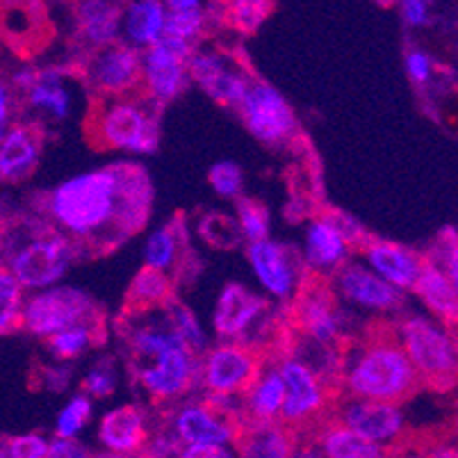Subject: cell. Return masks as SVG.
<instances>
[{
	"label": "cell",
	"instance_id": "1",
	"mask_svg": "<svg viewBox=\"0 0 458 458\" xmlns=\"http://www.w3.org/2000/svg\"><path fill=\"white\" fill-rule=\"evenodd\" d=\"M153 199L147 166L123 160L62 181L35 199L32 212L64 233L78 256L98 258L147 226Z\"/></svg>",
	"mask_w": 458,
	"mask_h": 458
},
{
	"label": "cell",
	"instance_id": "2",
	"mask_svg": "<svg viewBox=\"0 0 458 458\" xmlns=\"http://www.w3.org/2000/svg\"><path fill=\"white\" fill-rule=\"evenodd\" d=\"M340 378L352 397L403 403L424 383L394 335V327H374L340 358Z\"/></svg>",
	"mask_w": 458,
	"mask_h": 458
},
{
	"label": "cell",
	"instance_id": "3",
	"mask_svg": "<svg viewBox=\"0 0 458 458\" xmlns=\"http://www.w3.org/2000/svg\"><path fill=\"white\" fill-rule=\"evenodd\" d=\"M0 251L3 267L30 293L60 283L71 265L81 260L76 244L35 212L7 219L0 228Z\"/></svg>",
	"mask_w": 458,
	"mask_h": 458
},
{
	"label": "cell",
	"instance_id": "4",
	"mask_svg": "<svg viewBox=\"0 0 458 458\" xmlns=\"http://www.w3.org/2000/svg\"><path fill=\"white\" fill-rule=\"evenodd\" d=\"M160 110L144 91L94 96L87 114V140L103 151L151 156L160 147Z\"/></svg>",
	"mask_w": 458,
	"mask_h": 458
},
{
	"label": "cell",
	"instance_id": "5",
	"mask_svg": "<svg viewBox=\"0 0 458 458\" xmlns=\"http://www.w3.org/2000/svg\"><path fill=\"white\" fill-rule=\"evenodd\" d=\"M394 335L406 356L411 358L413 368L418 369L424 386L438 390L454 388L458 352L454 333L447 331V324L413 315V318H403L394 327Z\"/></svg>",
	"mask_w": 458,
	"mask_h": 458
},
{
	"label": "cell",
	"instance_id": "6",
	"mask_svg": "<svg viewBox=\"0 0 458 458\" xmlns=\"http://www.w3.org/2000/svg\"><path fill=\"white\" fill-rule=\"evenodd\" d=\"M103 319L101 306L89 293L73 285H48L32 290L23 301L21 328L35 337H48L76 324H98Z\"/></svg>",
	"mask_w": 458,
	"mask_h": 458
},
{
	"label": "cell",
	"instance_id": "7",
	"mask_svg": "<svg viewBox=\"0 0 458 458\" xmlns=\"http://www.w3.org/2000/svg\"><path fill=\"white\" fill-rule=\"evenodd\" d=\"M132 381L153 402H176L199 388L201 353L191 352L187 344H176L160 353L128 363Z\"/></svg>",
	"mask_w": 458,
	"mask_h": 458
},
{
	"label": "cell",
	"instance_id": "8",
	"mask_svg": "<svg viewBox=\"0 0 458 458\" xmlns=\"http://www.w3.org/2000/svg\"><path fill=\"white\" fill-rule=\"evenodd\" d=\"M237 114L244 128L260 144L269 148H287L299 137V123L294 110L276 87L251 76L247 94L237 106Z\"/></svg>",
	"mask_w": 458,
	"mask_h": 458
},
{
	"label": "cell",
	"instance_id": "9",
	"mask_svg": "<svg viewBox=\"0 0 458 458\" xmlns=\"http://www.w3.org/2000/svg\"><path fill=\"white\" fill-rule=\"evenodd\" d=\"M276 368L285 383V399H283L278 422H283L293 431L318 422L331 403V386L294 353L276 358Z\"/></svg>",
	"mask_w": 458,
	"mask_h": 458
},
{
	"label": "cell",
	"instance_id": "10",
	"mask_svg": "<svg viewBox=\"0 0 458 458\" xmlns=\"http://www.w3.org/2000/svg\"><path fill=\"white\" fill-rule=\"evenodd\" d=\"M194 44L162 35L156 44L141 48V91L165 107L190 87V62Z\"/></svg>",
	"mask_w": 458,
	"mask_h": 458
},
{
	"label": "cell",
	"instance_id": "11",
	"mask_svg": "<svg viewBox=\"0 0 458 458\" xmlns=\"http://www.w3.org/2000/svg\"><path fill=\"white\" fill-rule=\"evenodd\" d=\"M81 81L91 96L137 94L141 91V51L122 39L87 51Z\"/></svg>",
	"mask_w": 458,
	"mask_h": 458
},
{
	"label": "cell",
	"instance_id": "12",
	"mask_svg": "<svg viewBox=\"0 0 458 458\" xmlns=\"http://www.w3.org/2000/svg\"><path fill=\"white\" fill-rule=\"evenodd\" d=\"M272 308L260 294L242 283H228L216 299L212 327L222 340H235L253 347V340L272 331Z\"/></svg>",
	"mask_w": 458,
	"mask_h": 458
},
{
	"label": "cell",
	"instance_id": "13",
	"mask_svg": "<svg viewBox=\"0 0 458 458\" xmlns=\"http://www.w3.org/2000/svg\"><path fill=\"white\" fill-rule=\"evenodd\" d=\"M249 262L265 293L281 303H293L308 278L301 251L293 244L274 242L272 237L249 242Z\"/></svg>",
	"mask_w": 458,
	"mask_h": 458
},
{
	"label": "cell",
	"instance_id": "14",
	"mask_svg": "<svg viewBox=\"0 0 458 458\" xmlns=\"http://www.w3.org/2000/svg\"><path fill=\"white\" fill-rule=\"evenodd\" d=\"M260 363L262 358L258 349L235 340H224L201 353L199 388L206 393L242 394V390L256 377Z\"/></svg>",
	"mask_w": 458,
	"mask_h": 458
},
{
	"label": "cell",
	"instance_id": "15",
	"mask_svg": "<svg viewBox=\"0 0 458 458\" xmlns=\"http://www.w3.org/2000/svg\"><path fill=\"white\" fill-rule=\"evenodd\" d=\"M187 71H190V81L194 85L201 87L212 101L233 112L237 110L240 101L247 94L249 81L253 76L247 66L235 62L226 53L203 51L197 46L187 62Z\"/></svg>",
	"mask_w": 458,
	"mask_h": 458
},
{
	"label": "cell",
	"instance_id": "16",
	"mask_svg": "<svg viewBox=\"0 0 458 458\" xmlns=\"http://www.w3.org/2000/svg\"><path fill=\"white\" fill-rule=\"evenodd\" d=\"M335 422L344 424L358 436L388 449L406 436V418H403L402 403L397 402H381V399L352 397L349 394L337 406Z\"/></svg>",
	"mask_w": 458,
	"mask_h": 458
},
{
	"label": "cell",
	"instance_id": "17",
	"mask_svg": "<svg viewBox=\"0 0 458 458\" xmlns=\"http://www.w3.org/2000/svg\"><path fill=\"white\" fill-rule=\"evenodd\" d=\"M294 303V319H297L301 335H308L315 343L337 347L343 340L344 319L340 306L335 303V294L324 281H318L315 274H308Z\"/></svg>",
	"mask_w": 458,
	"mask_h": 458
},
{
	"label": "cell",
	"instance_id": "18",
	"mask_svg": "<svg viewBox=\"0 0 458 458\" xmlns=\"http://www.w3.org/2000/svg\"><path fill=\"white\" fill-rule=\"evenodd\" d=\"M44 0H0V44L21 55H32L51 39Z\"/></svg>",
	"mask_w": 458,
	"mask_h": 458
},
{
	"label": "cell",
	"instance_id": "19",
	"mask_svg": "<svg viewBox=\"0 0 458 458\" xmlns=\"http://www.w3.org/2000/svg\"><path fill=\"white\" fill-rule=\"evenodd\" d=\"M333 281H335V293L344 301L369 312H399L406 301L399 287L383 281L378 274L360 262H344L333 274Z\"/></svg>",
	"mask_w": 458,
	"mask_h": 458
},
{
	"label": "cell",
	"instance_id": "20",
	"mask_svg": "<svg viewBox=\"0 0 458 458\" xmlns=\"http://www.w3.org/2000/svg\"><path fill=\"white\" fill-rule=\"evenodd\" d=\"M353 244L337 222L335 212H324L308 224L303 262L308 274L328 278L352 258Z\"/></svg>",
	"mask_w": 458,
	"mask_h": 458
},
{
	"label": "cell",
	"instance_id": "21",
	"mask_svg": "<svg viewBox=\"0 0 458 458\" xmlns=\"http://www.w3.org/2000/svg\"><path fill=\"white\" fill-rule=\"evenodd\" d=\"M81 85L82 82L66 69H37L30 85L19 94V101L48 122L62 123L73 114Z\"/></svg>",
	"mask_w": 458,
	"mask_h": 458
},
{
	"label": "cell",
	"instance_id": "22",
	"mask_svg": "<svg viewBox=\"0 0 458 458\" xmlns=\"http://www.w3.org/2000/svg\"><path fill=\"white\" fill-rule=\"evenodd\" d=\"M240 424H242L240 420L216 411L206 399L187 402L185 406L178 408V413L172 420V428L182 445L208 443L233 447Z\"/></svg>",
	"mask_w": 458,
	"mask_h": 458
},
{
	"label": "cell",
	"instance_id": "23",
	"mask_svg": "<svg viewBox=\"0 0 458 458\" xmlns=\"http://www.w3.org/2000/svg\"><path fill=\"white\" fill-rule=\"evenodd\" d=\"M44 151V132L37 123L16 122L0 137V182L16 185L37 172Z\"/></svg>",
	"mask_w": 458,
	"mask_h": 458
},
{
	"label": "cell",
	"instance_id": "24",
	"mask_svg": "<svg viewBox=\"0 0 458 458\" xmlns=\"http://www.w3.org/2000/svg\"><path fill=\"white\" fill-rule=\"evenodd\" d=\"M363 251L365 265L372 269L374 274L388 281L390 285L399 287L402 293L413 290L418 274L424 265L422 253L406 249L397 242H388V240H377V237H365V242L360 244Z\"/></svg>",
	"mask_w": 458,
	"mask_h": 458
},
{
	"label": "cell",
	"instance_id": "25",
	"mask_svg": "<svg viewBox=\"0 0 458 458\" xmlns=\"http://www.w3.org/2000/svg\"><path fill=\"white\" fill-rule=\"evenodd\" d=\"M151 428L137 403H126L106 415L98 427V443L110 456H141Z\"/></svg>",
	"mask_w": 458,
	"mask_h": 458
},
{
	"label": "cell",
	"instance_id": "26",
	"mask_svg": "<svg viewBox=\"0 0 458 458\" xmlns=\"http://www.w3.org/2000/svg\"><path fill=\"white\" fill-rule=\"evenodd\" d=\"M73 30L85 51L122 39V12L116 0H76Z\"/></svg>",
	"mask_w": 458,
	"mask_h": 458
},
{
	"label": "cell",
	"instance_id": "27",
	"mask_svg": "<svg viewBox=\"0 0 458 458\" xmlns=\"http://www.w3.org/2000/svg\"><path fill=\"white\" fill-rule=\"evenodd\" d=\"M285 383L278 374L276 360L260 363L256 377L242 390V422H278Z\"/></svg>",
	"mask_w": 458,
	"mask_h": 458
},
{
	"label": "cell",
	"instance_id": "28",
	"mask_svg": "<svg viewBox=\"0 0 458 458\" xmlns=\"http://www.w3.org/2000/svg\"><path fill=\"white\" fill-rule=\"evenodd\" d=\"M235 454L249 458H287L297 454L294 431L283 422H242L237 428Z\"/></svg>",
	"mask_w": 458,
	"mask_h": 458
},
{
	"label": "cell",
	"instance_id": "29",
	"mask_svg": "<svg viewBox=\"0 0 458 458\" xmlns=\"http://www.w3.org/2000/svg\"><path fill=\"white\" fill-rule=\"evenodd\" d=\"M187 231L185 216H174L172 222H166L165 226L157 228L144 244V262L148 267L166 272L169 276H176L185 267V260L191 256L190 247H187Z\"/></svg>",
	"mask_w": 458,
	"mask_h": 458
},
{
	"label": "cell",
	"instance_id": "30",
	"mask_svg": "<svg viewBox=\"0 0 458 458\" xmlns=\"http://www.w3.org/2000/svg\"><path fill=\"white\" fill-rule=\"evenodd\" d=\"M458 283L452 281L443 269L431 262L428 258H424V265L418 274V281H415L413 290L411 293L418 294L422 299L424 306L433 312V318L438 322L449 324L454 327L458 319Z\"/></svg>",
	"mask_w": 458,
	"mask_h": 458
},
{
	"label": "cell",
	"instance_id": "31",
	"mask_svg": "<svg viewBox=\"0 0 458 458\" xmlns=\"http://www.w3.org/2000/svg\"><path fill=\"white\" fill-rule=\"evenodd\" d=\"M165 21L162 0H131L122 12V41L141 51L165 35Z\"/></svg>",
	"mask_w": 458,
	"mask_h": 458
},
{
	"label": "cell",
	"instance_id": "32",
	"mask_svg": "<svg viewBox=\"0 0 458 458\" xmlns=\"http://www.w3.org/2000/svg\"><path fill=\"white\" fill-rule=\"evenodd\" d=\"M315 447L318 449L312 452V456L328 458H381L393 454L388 447L358 436L356 431H352V428L340 422H333L327 428H322L318 433Z\"/></svg>",
	"mask_w": 458,
	"mask_h": 458
},
{
	"label": "cell",
	"instance_id": "33",
	"mask_svg": "<svg viewBox=\"0 0 458 458\" xmlns=\"http://www.w3.org/2000/svg\"><path fill=\"white\" fill-rule=\"evenodd\" d=\"M46 349L55 360L69 363L76 360L89 349L98 347L106 343V322L98 324H76V327H66L53 335L44 337Z\"/></svg>",
	"mask_w": 458,
	"mask_h": 458
},
{
	"label": "cell",
	"instance_id": "34",
	"mask_svg": "<svg viewBox=\"0 0 458 458\" xmlns=\"http://www.w3.org/2000/svg\"><path fill=\"white\" fill-rule=\"evenodd\" d=\"M174 290L176 283L169 274L144 265L128 287L126 310H151L165 306L174 299Z\"/></svg>",
	"mask_w": 458,
	"mask_h": 458
},
{
	"label": "cell",
	"instance_id": "35",
	"mask_svg": "<svg viewBox=\"0 0 458 458\" xmlns=\"http://www.w3.org/2000/svg\"><path fill=\"white\" fill-rule=\"evenodd\" d=\"M199 235L215 249H235L244 242L235 216L226 212H206L197 222Z\"/></svg>",
	"mask_w": 458,
	"mask_h": 458
},
{
	"label": "cell",
	"instance_id": "36",
	"mask_svg": "<svg viewBox=\"0 0 458 458\" xmlns=\"http://www.w3.org/2000/svg\"><path fill=\"white\" fill-rule=\"evenodd\" d=\"M235 219L240 233H242L244 242H258L269 237L272 231V216L265 203L256 201L251 197H237L235 199Z\"/></svg>",
	"mask_w": 458,
	"mask_h": 458
},
{
	"label": "cell",
	"instance_id": "37",
	"mask_svg": "<svg viewBox=\"0 0 458 458\" xmlns=\"http://www.w3.org/2000/svg\"><path fill=\"white\" fill-rule=\"evenodd\" d=\"M23 301H26V290L5 267H0V335L19 331Z\"/></svg>",
	"mask_w": 458,
	"mask_h": 458
},
{
	"label": "cell",
	"instance_id": "38",
	"mask_svg": "<svg viewBox=\"0 0 458 458\" xmlns=\"http://www.w3.org/2000/svg\"><path fill=\"white\" fill-rule=\"evenodd\" d=\"M165 310H166V315H169V322H172V327L176 328L178 335L182 337V343H185L191 352H197V353L206 352L208 337H206V331H203V327L199 324L197 315H194V312H191L185 303L176 301V299L166 301Z\"/></svg>",
	"mask_w": 458,
	"mask_h": 458
},
{
	"label": "cell",
	"instance_id": "39",
	"mask_svg": "<svg viewBox=\"0 0 458 458\" xmlns=\"http://www.w3.org/2000/svg\"><path fill=\"white\" fill-rule=\"evenodd\" d=\"M274 10L272 0H228L226 14L235 30L251 35L269 19Z\"/></svg>",
	"mask_w": 458,
	"mask_h": 458
},
{
	"label": "cell",
	"instance_id": "40",
	"mask_svg": "<svg viewBox=\"0 0 458 458\" xmlns=\"http://www.w3.org/2000/svg\"><path fill=\"white\" fill-rule=\"evenodd\" d=\"M119 386V368L112 356L98 358L82 378V393L91 399L112 397Z\"/></svg>",
	"mask_w": 458,
	"mask_h": 458
},
{
	"label": "cell",
	"instance_id": "41",
	"mask_svg": "<svg viewBox=\"0 0 458 458\" xmlns=\"http://www.w3.org/2000/svg\"><path fill=\"white\" fill-rule=\"evenodd\" d=\"M91 413H94L91 397H87L85 393L76 394V397H71L55 420V436L78 438L82 428L89 424Z\"/></svg>",
	"mask_w": 458,
	"mask_h": 458
},
{
	"label": "cell",
	"instance_id": "42",
	"mask_svg": "<svg viewBox=\"0 0 458 458\" xmlns=\"http://www.w3.org/2000/svg\"><path fill=\"white\" fill-rule=\"evenodd\" d=\"M208 182L216 191V197L235 201L244 194V172L242 166L231 160H222L210 166L208 172Z\"/></svg>",
	"mask_w": 458,
	"mask_h": 458
},
{
	"label": "cell",
	"instance_id": "43",
	"mask_svg": "<svg viewBox=\"0 0 458 458\" xmlns=\"http://www.w3.org/2000/svg\"><path fill=\"white\" fill-rule=\"evenodd\" d=\"M206 12L203 7L199 10H181V12H169L166 10V21H165V35L178 37V39H185L190 44L199 39V37L206 32Z\"/></svg>",
	"mask_w": 458,
	"mask_h": 458
},
{
	"label": "cell",
	"instance_id": "44",
	"mask_svg": "<svg viewBox=\"0 0 458 458\" xmlns=\"http://www.w3.org/2000/svg\"><path fill=\"white\" fill-rule=\"evenodd\" d=\"M424 258H428L431 262H436L445 274H447L452 281L458 283V258H456V231L454 228H445L440 233L438 242L433 247L431 253H427Z\"/></svg>",
	"mask_w": 458,
	"mask_h": 458
},
{
	"label": "cell",
	"instance_id": "45",
	"mask_svg": "<svg viewBox=\"0 0 458 458\" xmlns=\"http://www.w3.org/2000/svg\"><path fill=\"white\" fill-rule=\"evenodd\" d=\"M406 73L413 81L415 87L420 89H428L433 85V76H436V64H433L431 55H427L420 48H411L406 51Z\"/></svg>",
	"mask_w": 458,
	"mask_h": 458
},
{
	"label": "cell",
	"instance_id": "46",
	"mask_svg": "<svg viewBox=\"0 0 458 458\" xmlns=\"http://www.w3.org/2000/svg\"><path fill=\"white\" fill-rule=\"evenodd\" d=\"M48 456V440L39 433H26L10 438L7 445V458H46Z\"/></svg>",
	"mask_w": 458,
	"mask_h": 458
},
{
	"label": "cell",
	"instance_id": "47",
	"mask_svg": "<svg viewBox=\"0 0 458 458\" xmlns=\"http://www.w3.org/2000/svg\"><path fill=\"white\" fill-rule=\"evenodd\" d=\"M181 447L182 443L176 436V431H174L172 427H165L157 433H151V436H148L147 445L141 449V456H178V454H181Z\"/></svg>",
	"mask_w": 458,
	"mask_h": 458
},
{
	"label": "cell",
	"instance_id": "48",
	"mask_svg": "<svg viewBox=\"0 0 458 458\" xmlns=\"http://www.w3.org/2000/svg\"><path fill=\"white\" fill-rule=\"evenodd\" d=\"M16 112H19V94L12 89L10 82L0 81V137L16 123Z\"/></svg>",
	"mask_w": 458,
	"mask_h": 458
},
{
	"label": "cell",
	"instance_id": "49",
	"mask_svg": "<svg viewBox=\"0 0 458 458\" xmlns=\"http://www.w3.org/2000/svg\"><path fill=\"white\" fill-rule=\"evenodd\" d=\"M399 7L406 26L411 28H427L433 21L431 0H399Z\"/></svg>",
	"mask_w": 458,
	"mask_h": 458
},
{
	"label": "cell",
	"instance_id": "50",
	"mask_svg": "<svg viewBox=\"0 0 458 458\" xmlns=\"http://www.w3.org/2000/svg\"><path fill=\"white\" fill-rule=\"evenodd\" d=\"M85 456H91V452L78 438L55 436L53 440H48V458H85Z\"/></svg>",
	"mask_w": 458,
	"mask_h": 458
},
{
	"label": "cell",
	"instance_id": "51",
	"mask_svg": "<svg viewBox=\"0 0 458 458\" xmlns=\"http://www.w3.org/2000/svg\"><path fill=\"white\" fill-rule=\"evenodd\" d=\"M233 449L226 445H208V443H194V445H182L181 454L182 458H228L233 456Z\"/></svg>",
	"mask_w": 458,
	"mask_h": 458
},
{
	"label": "cell",
	"instance_id": "52",
	"mask_svg": "<svg viewBox=\"0 0 458 458\" xmlns=\"http://www.w3.org/2000/svg\"><path fill=\"white\" fill-rule=\"evenodd\" d=\"M44 374H46V386H48L51 390H55V393H60V390H64L66 386H69L73 369H71L69 365H57V368H46Z\"/></svg>",
	"mask_w": 458,
	"mask_h": 458
},
{
	"label": "cell",
	"instance_id": "53",
	"mask_svg": "<svg viewBox=\"0 0 458 458\" xmlns=\"http://www.w3.org/2000/svg\"><path fill=\"white\" fill-rule=\"evenodd\" d=\"M169 12H181V10H199L201 0H162Z\"/></svg>",
	"mask_w": 458,
	"mask_h": 458
},
{
	"label": "cell",
	"instance_id": "54",
	"mask_svg": "<svg viewBox=\"0 0 458 458\" xmlns=\"http://www.w3.org/2000/svg\"><path fill=\"white\" fill-rule=\"evenodd\" d=\"M7 445H10V438L0 436V458H7Z\"/></svg>",
	"mask_w": 458,
	"mask_h": 458
},
{
	"label": "cell",
	"instance_id": "55",
	"mask_svg": "<svg viewBox=\"0 0 458 458\" xmlns=\"http://www.w3.org/2000/svg\"><path fill=\"white\" fill-rule=\"evenodd\" d=\"M381 3H390V0H381Z\"/></svg>",
	"mask_w": 458,
	"mask_h": 458
}]
</instances>
